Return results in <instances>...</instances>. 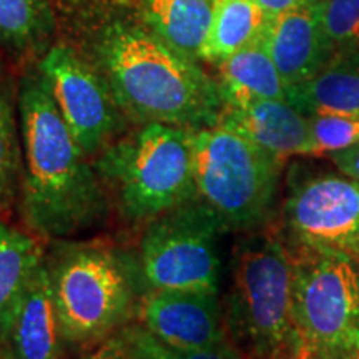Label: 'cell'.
Returning <instances> with one entry per match:
<instances>
[{
    "label": "cell",
    "instance_id": "6da1fadb",
    "mask_svg": "<svg viewBox=\"0 0 359 359\" xmlns=\"http://www.w3.org/2000/svg\"><path fill=\"white\" fill-rule=\"evenodd\" d=\"M17 102L24 161L19 203L25 226L52 243L105 228L114 213L109 191L37 67L20 79Z\"/></svg>",
    "mask_w": 359,
    "mask_h": 359
},
{
    "label": "cell",
    "instance_id": "7a4b0ae2",
    "mask_svg": "<svg viewBox=\"0 0 359 359\" xmlns=\"http://www.w3.org/2000/svg\"><path fill=\"white\" fill-rule=\"evenodd\" d=\"M80 52L109 83L130 123L198 130L219 122L224 98L218 80L175 50L143 17L95 22Z\"/></svg>",
    "mask_w": 359,
    "mask_h": 359
},
{
    "label": "cell",
    "instance_id": "3957f363",
    "mask_svg": "<svg viewBox=\"0 0 359 359\" xmlns=\"http://www.w3.org/2000/svg\"><path fill=\"white\" fill-rule=\"evenodd\" d=\"M45 266L65 344L110 339L138 313L143 280L138 258L100 241H53Z\"/></svg>",
    "mask_w": 359,
    "mask_h": 359
},
{
    "label": "cell",
    "instance_id": "277c9868",
    "mask_svg": "<svg viewBox=\"0 0 359 359\" xmlns=\"http://www.w3.org/2000/svg\"><path fill=\"white\" fill-rule=\"evenodd\" d=\"M223 311L228 338L250 359H286L298 349L293 255L280 231L264 228L236 241Z\"/></svg>",
    "mask_w": 359,
    "mask_h": 359
},
{
    "label": "cell",
    "instance_id": "5b68a950",
    "mask_svg": "<svg viewBox=\"0 0 359 359\" xmlns=\"http://www.w3.org/2000/svg\"><path fill=\"white\" fill-rule=\"evenodd\" d=\"M127 224L145 226L160 215L198 198L193 172V130L137 125L93 160Z\"/></svg>",
    "mask_w": 359,
    "mask_h": 359
},
{
    "label": "cell",
    "instance_id": "8992f818",
    "mask_svg": "<svg viewBox=\"0 0 359 359\" xmlns=\"http://www.w3.org/2000/svg\"><path fill=\"white\" fill-rule=\"evenodd\" d=\"M283 161L219 122L193 130L196 195L228 231L271 228L278 215Z\"/></svg>",
    "mask_w": 359,
    "mask_h": 359
},
{
    "label": "cell",
    "instance_id": "52a82bcc",
    "mask_svg": "<svg viewBox=\"0 0 359 359\" xmlns=\"http://www.w3.org/2000/svg\"><path fill=\"white\" fill-rule=\"evenodd\" d=\"M226 231L218 215L200 198L151 219L143 226L138 251L147 288L219 293V243Z\"/></svg>",
    "mask_w": 359,
    "mask_h": 359
},
{
    "label": "cell",
    "instance_id": "ba28073f",
    "mask_svg": "<svg viewBox=\"0 0 359 359\" xmlns=\"http://www.w3.org/2000/svg\"><path fill=\"white\" fill-rule=\"evenodd\" d=\"M281 236L291 253L343 255L359 262V182L348 175L290 170Z\"/></svg>",
    "mask_w": 359,
    "mask_h": 359
},
{
    "label": "cell",
    "instance_id": "9c48e42d",
    "mask_svg": "<svg viewBox=\"0 0 359 359\" xmlns=\"http://www.w3.org/2000/svg\"><path fill=\"white\" fill-rule=\"evenodd\" d=\"M293 255V323L299 346L359 349V266L331 253Z\"/></svg>",
    "mask_w": 359,
    "mask_h": 359
},
{
    "label": "cell",
    "instance_id": "30bf717a",
    "mask_svg": "<svg viewBox=\"0 0 359 359\" xmlns=\"http://www.w3.org/2000/svg\"><path fill=\"white\" fill-rule=\"evenodd\" d=\"M72 135L90 160L128 132V118L109 83L82 52L53 43L35 65Z\"/></svg>",
    "mask_w": 359,
    "mask_h": 359
},
{
    "label": "cell",
    "instance_id": "8fae6325",
    "mask_svg": "<svg viewBox=\"0 0 359 359\" xmlns=\"http://www.w3.org/2000/svg\"><path fill=\"white\" fill-rule=\"evenodd\" d=\"M137 314L142 326L173 351H191L230 339L218 291L150 290Z\"/></svg>",
    "mask_w": 359,
    "mask_h": 359
},
{
    "label": "cell",
    "instance_id": "7c38bea8",
    "mask_svg": "<svg viewBox=\"0 0 359 359\" xmlns=\"http://www.w3.org/2000/svg\"><path fill=\"white\" fill-rule=\"evenodd\" d=\"M64 344L43 259L0 323V359H60Z\"/></svg>",
    "mask_w": 359,
    "mask_h": 359
},
{
    "label": "cell",
    "instance_id": "4fadbf2b",
    "mask_svg": "<svg viewBox=\"0 0 359 359\" xmlns=\"http://www.w3.org/2000/svg\"><path fill=\"white\" fill-rule=\"evenodd\" d=\"M259 42L275 62L286 87L311 79L336 53L321 29L316 0L268 19Z\"/></svg>",
    "mask_w": 359,
    "mask_h": 359
},
{
    "label": "cell",
    "instance_id": "5bb4252c",
    "mask_svg": "<svg viewBox=\"0 0 359 359\" xmlns=\"http://www.w3.org/2000/svg\"><path fill=\"white\" fill-rule=\"evenodd\" d=\"M219 123L245 135L281 160L290 156H313L309 116L288 100L255 98L224 105Z\"/></svg>",
    "mask_w": 359,
    "mask_h": 359
},
{
    "label": "cell",
    "instance_id": "9a60e30c",
    "mask_svg": "<svg viewBox=\"0 0 359 359\" xmlns=\"http://www.w3.org/2000/svg\"><path fill=\"white\" fill-rule=\"evenodd\" d=\"M302 114L359 115V50H339L311 79L286 88Z\"/></svg>",
    "mask_w": 359,
    "mask_h": 359
},
{
    "label": "cell",
    "instance_id": "2e32d148",
    "mask_svg": "<svg viewBox=\"0 0 359 359\" xmlns=\"http://www.w3.org/2000/svg\"><path fill=\"white\" fill-rule=\"evenodd\" d=\"M55 30V0H0V48L17 60H40Z\"/></svg>",
    "mask_w": 359,
    "mask_h": 359
},
{
    "label": "cell",
    "instance_id": "e0dca14e",
    "mask_svg": "<svg viewBox=\"0 0 359 359\" xmlns=\"http://www.w3.org/2000/svg\"><path fill=\"white\" fill-rule=\"evenodd\" d=\"M215 0H142V17L175 50L200 60Z\"/></svg>",
    "mask_w": 359,
    "mask_h": 359
},
{
    "label": "cell",
    "instance_id": "ac0fdd59",
    "mask_svg": "<svg viewBox=\"0 0 359 359\" xmlns=\"http://www.w3.org/2000/svg\"><path fill=\"white\" fill-rule=\"evenodd\" d=\"M217 67L224 105L243 103L255 98L286 100L288 87L259 39L233 53Z\"/></svg>",
    "mask_w": 359,
    "mask_h": 359
},
{
    "label": "cell",
    "instance_id": "d6986e66",
    "mask_svg": "<svg viewBox=\"0 0 359 359\" xmlns=\"http://www.w3.org/2000/svg\"><path fill=\"white\" fill-rule=\"evenodd\" d=\"M266 15L253 0H215L213 19L200 60L219 65L241 48L257 42Z\"/></svg>",
    "mask_w": 359,
    "mask_h": 359
},
{
    "label": "cell",
    "instance_id": "ffe728a7",
    "mask_svg": "<svg viewBox=\"0 0 359 359\" xmlns=\"http://www.w3.org/2000/svg\"><path fill=\"white\" fill-rule=\"evenodd\" d=\"M43 259L42 245L34 236L0 222V323Z\"/></svg>",
    "mask_w": 359,
    "mask_h": 359
},
{
    "label": "cell",
    "instance_id": "44dd1931",
    "mask_svg": "<svg viewBox=\"0 0 359 359\" xmlns=\"http://www.w3.org/2000/svg\"><path fill=\"white\" fill-rule=\"evenodd\" d=\"M19 102L7 70L0 62V215L11 212L19 198L22 178V137L17 122Z\"/></svg>",
    "mask_w": 359,
    "mask_h": 359
},
{
    "label": "cell",
    "instance_id": "7402d4cb",
    "mask_svg": "<svg viewBox=\"0 0 359 359\" xmlns=\"http://www.w3.org/2000/svg\"><path fill=\"white\" fill-rule=\"evenodd\" d=\"M316 7L331 48L359 50V0H316Z\"/></svg>",
    "mask_w": 359,
    "mask_h": 359
},
{
    "label": "cell",
    "instance_id": "603a6c76",
    "mask_svg": "<svg viewBox=\"0 0 359 359\" xmlns=\"http://www.w3.org/2000/svg\"><path fill=\"white\" fill-rule=\"evenodd\" d=\"M313 156L333 155L359 143V115H311Z\"/></svg>",
    "mask_w": 359,
    "mask_h": 359
},
{
    "label": "cell",
    "instance_id": "cb8c5ba5",
    "mask_svg": "<svg viewBox=\"0 0 359 359\" xmlns=\"http://www.w3.org/2000/svg\"><path fill=\"white\" fill-rule=\"evenodd\" d=\"M116 338L122 341L128 359H175L172 349L142 325L123 326Z\"/></svg>",
    "mask_w": 359,
    "mask_h": 359
},
{
    "label": "cell",
    "instance_id": "d4e9b609",
    "mask_svg": "<svg viewBox=\"0 0 359 359\" xmlns=\"http://www.w3.org/2000/svg\"><path fill=\"white\" fill-rule=\"evenodd\" d=\"M173 356L175 359H250L231 343V339H224L213 346L191 349V351H173Z\"/></svg>",
    "mask_w": 359,
    "mask_h": 359
},
{
    "label": "cell",
    "instance_id": "484cf974",
    "mask_svg": "<svg viewBox=\"0 0 359 359\" xmlns=\"http://www.w3.org/2000/svg\"><path fill=\"white\" fill-rule=\"evenodd\" d=\"M330 156L341 173L348 175V177L359 182V143L346 148V150L336 151V154Z\"/></svg>",
    "mask_w": 359,
    "mask_h": 359
},
{
    "label": "cell",
    "instance_id": "4316f807",
    "mask_svg": "<svg viewBox=\"0 0 359 359\" xmlns=\"http://www.w3.org/2000/svg\"><path fill=\"white\" fill-rule=\"evenodd\" d=\"M253 2L262 8L266 19H275V17L294 11L311 0H253Z\"/></svg>",
    "mask_w": 359,
    "mask_h": 359
},
{
    "label": "cell",
    "instance_id": "83f0119b",
    "mask_svg": "<svg viewBox=\"0 0 359 359\" xmlns=\"http://www.w3.org/2000/svg\"><path fill=\"white\" fill-rule=\"evenodd\" d=\"M77 359H128L127 351H125L122 341L116 338V334L114 338L103 341L102 346L97 349V351L85 354V356H80Z\"/></svg>",
    "mask_w": 359,
    "mask_h": 359
},
{
    "label": "cell",
    "instance_id": "f1b7e54d",
    "mask_svg": "<svg viewBox=\"0 0 359 359\" xmlns=\"http://www.w3.org/2000/svg\"><path fill=\"white\" fill-rule=\"evenodd\" d=\"M286 359H359V349H344V351H314V349L298 348Z\"/></svg>",
    "mask_w": 359,
    "mask_h": 359
},
{
    "label": "cell",
    "instance_id": "f546056e",
    "mask_svg": "<svg viewBox=\"0 0 359 359\" xmlns=\"http://www.w3.org/2000/svg\"><path fill=\"white\" fill-rule=\"evenodd\" d=\"M358 266H359V262H358Z\"/></svg>",
    "mask_w": 359,
    "mask_h": 359
}]
</instances>
